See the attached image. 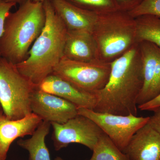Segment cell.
Returning a JSON list of instances; mask_svg holds the SVG:
<instances>
[{"label":"cell","instance_id":"obj_1","mask_svg":"<svg viewBox=\"0 0 160 160\" xmlns=\"http://www.w3.org/2000/svg\"><path fill=\"white\" fill-rule=\"evenodd\" d=\"M144 83L142 56L138 43L111 63L108 82L95 93L93 110L102 113L137 116V100Z\"/></svg>","mask_w":160,"mask_h":160},{"label":"cell","instance_id":"obj_2","mask_svg":"<svg viewBox=\"0 0 160 160\" xmlns=\"http://www.w3.org/2000/svg\"><path fill=\"white\" fill-rule=\"evenodd\" d=\"M46 12L45 26L31 46L28 57L16 65L20 73L39 86L64 56L67 29L58 15L51 1L43 2Z\"/></svg>","mask_w":160,"mask_h":160},{"label":"cell","instance_id":"obj_3","mask_svg":"<svg viewBox=\"0 0 160 160\" xmlns=\"http://www.w3.org/2000/svg\"><path fill=\"white\" fill-rule=\"evenodd\" d=\"M43 3L26 0L6 18L0 38V56L14 65L28 57L32 45L46 23Z\"/></svg>","mask_w":160,"mask_h":160},{"label":"cell","instance_id":"obj_4","mask_svg":"<svg viewBox=\"0 0 160 160\" xmlns=\"http://www.w3.org/2000/svg\"><path fill=\"white\" fill-rule=\"evenodd\" d=\"M99 60L111 63L138 44L136 22L128 12L98 15L92 29Z\"/></svg>","mask_w":160,"mask_h":160},{"label":"cell","instance_id":"obj_5","mask_svg":"<svg viewBox=\"0 0 160 160\" xmlns=\"http://www.w3.org/2000/svg\"><path fill=\"white\" fill-rule=\"evenodd\" d=\"M38 87L0 57V104L7 118L20 119L32 113L30 100Z\"/></svg>","mask_w":160,"mask_h":160},{"label":"cell","instance_id":"obj_6","mask_svg":"<svg viewBox=\"0 0 160 160\" xmlns=\"http://www.w3.org/2000/svg\"><path fill=\"white\" fill-rule=\"evenodd\" d=\"M110 71L111 63L77 62L63 57L52 73L83 91L95 94L106 86Z\"/></svg>","mask_w":160,"mask_h":160},{"label":"cell","instance_id":"obj_7","mask_svg":"<svg viewBox=\"0 0 160 160\" xmlns=\"http://www.w3.org/2000/svg\"><path fill=\"white\" fill-rule=\"evenodd\" d=\"M78 113L93 121L123 152L135 133L150 119V117L102 113L86 108L78 109Z\"/></svg>","mask_w":160,"mask_h":160},{"label":"cell","instance_id":"obj_8","mask_svg":"<svg viewBox=\"0 0 160 160\" xmlns=\"http://www.w3.org/2000/svg\"><path fill=\"white\" fill-rule=\"evenodd\" d=\"M51 125L53 129L52 140L56 151L72 143L81 144L92 151L104 133L92 120L79 114L63 124L52 122Z\"/></svg>","mask_w":160,"mask_h":160},{"label":"cell","instance_id":"obj_9","mask_svg":"<svg viewBox=\"0 0 160 160\" xmlns=\"http://www.w3.org/2000/svg\"><path fill=\"white\" fill-rule=\"evenodd\" d=\"M32 112L42 121L63 124L78 115V108L72 103L37 87L30 100Z\"/></svg>","mask_w":160,"mask_h":160},{"label":"cell","instance_id":"obj_10","mask_svg":"<svg viewBox=\"0 0 160 160\" xmlns=\"http://www.w3.org/2000/svg\"><path fill=\"white\" fill-rule=\"evenodd\" d=\"M142 61L144 83L138 106L153 99L160 93V48L147 41L138 42Z\"/></svg>","mask_w":160,"mask_h":160},{"label":"cell","instance_id":"obj_11","mask_svg":"<svg viewBox=\"0 0 160 160\" xmlns=\"http://www.w3.org/2000/svg\"><path fill=\"white\" fill-rule=\"evenodd\" d=\"M42 120L34 113L20 119L11 120L0 111V160H6L9 147L19 138L32 135Z\"/></svg>","mask_w":160,"mask_h":160},{"label":"cell","instance_id":"obj_12","mask_svg":"<svg viewBox=\"0 0 160 160\" xmlns=\"http://www.w3.org/2000/svg\"><path fill=\"white\" fill-rule=\"evenodd\" d=\"M42 91L70 102L79 108L93 110L97 103L95 94L81 90L56 75H49L38 86Z\"/></svg>","mask_w":160,"mask_h":160},{"label":"cell","instance_id":"obj_13","mask_svg":"<svg viewBox=\"0 0 160 160\" xmlns=\"http://www.w3.org/2000/svg\"><path fill=\"white\" fill-rule=\"evenodd\" d=\"M130 160H160V134L149 122L134 134L123 151Z\"/></svg>","mask_w":160,"mask_h":160},{"label":"cell","instance_id":"obj_14","mask_svg":"<svg viewBox=\"0 0 160 160\" xmlns=\"http://www.w3.org/2000/svg\"><path fill=\"white\" fill-rule=\"evenodd\" d=\"M63 57L72 61L85 62L100 61L97 45L92 33L68 30Z\"/></svg>","mask_w":160,"mask_h":160},{"label":"cell","instance_id":"obj_15","mask_svg":"<svg viewBox=\"0 0 160 160\" xmlns=\"http://www.w3.org/2000/svg\"><path fill=\"white\" fill-rule=\"evenodd\" d=\"M67 30L92 32L98 15L74 6L66 0H51Z\"/></svg>","mask_w":160,"mask_h":160},{"label":"cell","instance_id":"obj_16","mask_svg":"<svg viewBox=\"0 0 160 160\" xmlns=\"http://www.w3.org/2000/svg\"><path fill=\"white\" fill-rule=\"evenodd\" d=\"M51 126V123L42 121L31 138L18 141V145L29 152V160H51L45 141Z\"/></svg>","mask_w":160,"mask_h":160},{"label":"cell","instance_id":"obj_17","mask_svg":"<svg viewBox=\"0 0 160 160\" xmlns=\"http://www.w3.org/2000/svg\"><path fill=\"white\" fill-rule=\"evenodd\" d=\"M135 18L138 43L147 41L160 48V18L145 15Z\"/></svg>","mask_w":160,"mask_h":160},{"label":"cell","instance_id":"obj_18","mask_svg":"<svg viewBox=\"0 0 160 160\" xmlns=\"http://www.w3.org/2000/svg\"><path fill=\"white\" fill-rule=\"evenodd\" d=\"M92 151L89 160H130L105 133L100 137Z\"/></svg>","mask_w":160,"mask_h":160},{"label":"cell","instance_id":"obj_19","mask_svg":"<svg viewBox=\"0 0 160 160\" xmlns=\"http://www.w3.org/2000/svg\"><path fill=\"white\" fill-rule=\"evenodd\" d=\"M74 6L94 12L105 14L119 10L115 0H66Z\"/></svg>","mask_w":160,"mask_h":160},{"label":"cell","instance_id":"obj_20","mask_svg":"<svg viewBox=\"0 0 160 160\" xmlns=\"http://www.w3.org/2000/svg\"><path fill=\"white\" fill-rule=\"evenodd\" d=\"M136 18L145 15H150L160 18V0H144L134 9L129 12Z\"/></svg>","mask_w":160,"mask_h":160},{"label":"cell","instance_id":"obj_21","mask_svg":"<svg viewBox=\"0 0 160 160\" xmlns=\"http://www.w3.org/2000/svg\"><path fill=\"white\" fill-rule=\"evenodd\" d=\"M16 6V4L14 3L6 2L4 0H0V38L4 32L6 18L10 12L12 8Z\"/></svg>","mask_w":160,"mask_h":160},{"label":"cell","instance_id":"obj_22","mask_svg":"<svg viewBox=\"0 0 160 160\" xmlns=\"http://www.w3.org/2000/svg\"><path fill=\"white\" fill-rule=\"evenodd\" d=\"M144 0H115L119 10L129 12L136 8Z\"/></svg>","mask_w":160,"mask_h":160},{"label":"cell","instance_id":"obj_23","mask_svg":"<svg viewBox=\"0 0 160 160\" xmlns=\"http://www.w3.org/2000/svg\"><path fill=\"white\" fill-rule=\"evenodd\" d=\"M160 107V93L154 99L142 105L138 106L139 109L142 111H152Z\"/></svg>","mask_w":160,"mask_h":160},{"label":"cell","instance_id":"obj_24","mask_svg":"<svg viewBox=\"0 0 160 160\" xmlns=\"http://www.w3.org/2000/svg\"><path fill=\"white\" fill-rule=\"evenodd\" d=\"M152 111L153 112V114L150 117L149 123L160 134V107L156 108Z\"/></svg>","mask_w":160,"mask_h":160},{"label":"cell","instance_id":"obj_25","mask_svg":"<svg viewBox=\"0 0 160 160\" xmlns=\"http://www.w3.org/2000/svg\"><path fill=\"white\" fill-rule=\"evenodd\" d=\"M6 2L14 3L15 4H22L24 2H26V0H4Z\"/></svg>","mask_w":160,"mask_h":160},{"label":"cell","instance_id":"obj_26","mask_svg":"<svg viewBox=\"0 0 160 160\" xmlns=\"http://www.w3.org/2000/svg\"><path fill=\"white\" fill-rule=\"evenodd\" d=\"M31 1L35 2H39L43 3L44 2H46V1H49V0H31ZM49 1H51V0H49Z\"/></svg>","mask_w":160,"mask_h":160},{"label":"cell","instance_id":"obj_27","mask_svg":"<svg viewBox=\"0 0 160 160\" xmlns=\"http://www.w3.org/2000/svg\"><path fill=\"white\" fill-rule=\"evenodd\" d=\"M54 160H64L62 158L60 157H57L54 159Z\"/></svg>","mask_w":160,"mask_h":160},{"label":"cell","instance_id":"obj_28","mask_svg":"<svg viewBox=\"0 0 160 160\" xmlns=\"http://www.w3.org/2000/svg\"><path fill=\"white\" fill-rule=\"evenodd\" d=\"M3 111V109L2 108V106H1V104H0V111Z\"/></svg>","mask_w":160,"mask_h":160}]
</instances>
